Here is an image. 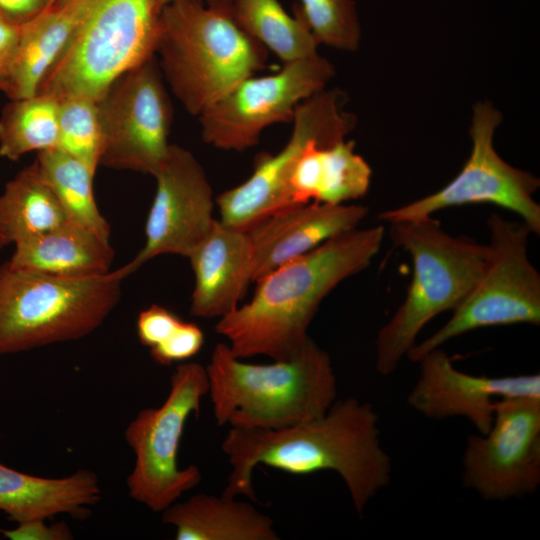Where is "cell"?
<instances>
[{
	"label": "cell",
	"instance_id": "cell-1",
	"mask_svg": "<svg viewBox=\"0 0 540 540\" xmlns=\"http://www.w3.org/2000/svg\"><path fill=\"white\" fill-rule=\"evenodd\" d=\"M222 450L232 467L222 495L256 500L252 473L266 465L294 475L336 472L353 506L367 504L391 480L392 462L380 441L379 415L368 402L335 400L321 417L282 429L232 428Z\"/></svg>",
	"mask_w": 540,
	"mask_h": 540
},
{
	"label": "cell",
	"instance_id": "cell-2",
	"mask_svg": "<svg viewBox=\"0 0 540 540\" xmlns=\"http://www.w3.org/2000/svg\"><path fill=\"white\" fill-rule=\"evenodd\" d=\"M385 236L382 225L339 234L257 280L251 300L220 318L216 332L240 359L294 356L326 296L367 268Z\"/></svg>",
	"mask_w": 540,
	"mask_h": 540
},
{
	"label": "cell",
	"instance_id": "cell-3",
	"mask_svg": "<svg viewBox=\"0 0 540 540\" xmlns=\"http://www.w3.org/2000/svg\"><path fill=\"white\" fill-rule=\"evenodd\" d=\"M218 425L282 429L323 416L337 399L330 355L310 337L289 359L252 364L218 343L205 367Z\"/></svg>",
	"mask_w": 540,
	"mask_h": 540
},
{
	"label": "cell",
	"instance_id": "cell-4",
	"mask_svg": "<svg viewBox=\"0 0 540 540\" xmlns=\"http://www.w3.org/2000/svg\"><path fill=\"white\" fill-rule=\"evenodd\" d=\"M155 53L165 83L193 116L262 70L268 51L234 21L228 0H173L159 15Z\"/></svg>",
	"mask_w": 540,
	"mask_h": 540
},
{
	"label": "cell",
	"instance_id": "cell-5",
	"mask_svg": "<svg viewBox=\"0 0 540 540\" xmlns=\"http://www.w3.org/2000/svg\"><path fill=\"white\" fill-rule=\"evenodd\" d=\"M389 224L394 245L411 257L412 277L402 304L377 332L375 367L383 376L396 371L432 319L465 299L489 258L488 244L449 234L433 216Z\"/></svg>",
	"mask_w": 540,
	"mask_h": 540
},
{
	"label": "cell",
	"instance_id": "cell-6",
	"mask_svg": "<svg viewBox=\"0 0 540 540\" xmlns=\"http://www.w3.org/2000/svg\"><path fill=\"white\" fill-rule=\"evenodd\" d=\"M124 278L117 270L62 277L0 266V354L83 338L117 306Z\"/></svg>",
	"mask_w": 540,
	"mask_h": 540
},
{
	"label": "cell",
	"instance_id": "cell-7",
	"mask_svg": "<svg viewBox=\"0 0 540 540\" xmlns=\"http://www.w3.org/2000/svg\"><path fill=\"white\" fill-rule=\"evenodd\" d=\"M158 0H86L81 21L37 93L97 101L122 74L155 55Z\"/></svg>",
	"mask_w": 540,
	"mask_h": 540
},
{
	"label": "cell",
	"instance_id": "cell-8",
	"mask_svg": "<svg viewBox=\"0 0 540 540\" xmlns=\"http://www.w3.org/2000/svg\"><path fill=\"white\" fill-rule=\"evenodd\" d=\"M487 226L489 258L482 275L450 319L410 349L409 360L416 362L430 350L479 328L540 325V274L528 256L530 229L522 221L496 213L488 217Z\"/></svg>",
	"mask_w": 540,
	"mask_h": 540
},
{
	"label": "cell",
	"instance_id": "cell-9",
	"mask_svg": "<svg viewBox=\"0 0 540 540\" xmlns=\"http://www.w3.org/2000/svg\"><path fill=\"white\" fill-rule=\"evenodd\" d=\"M208 391L204 366L180 364L163 404L141 410L125 429V440L135 455L127 477L129 496L154 512H162L201 482L199 467L180 468L177 456L185 424L191 415H199Z\"/></svg>",
	"mask_w": 540,
	"mask_h": 540
},
{
	"label": "cell",
	"instance_id": "cell-10",
	"mask_svg": "<svg viewBox=\"0 0 540 540\" xmlns=\"http://www.w3.org/2000/svg\"><path fill=\"white\" fill-rule=\"evenodd\" d=\"M502 115L490 101L473 106L469 134L471 151L458 174L444 187L408 204L381 212L388 223L433 216L437 211L488 203L521 218L531 233H540V205L534 194L540 180L507 163L495 150L493 138Z\"/></svg>",
	"mask_w": 540,
	"mask_h": 540
},
{
	"label": "cell",
	"instance_id": "cell-11",
	"mask_svg": "<svg viewBox=\"0 0 540 540\" xmlns=\"http://www.w3.org/2000/svg\"><path fill=\"white\" fill-rule=\"evenodd\" d=\"M346 101L344 92L325 88L299 104L284 147L276 154L258 155L251 175L215 198L219 221L248 231L267 216L297 205L289 192L296 161L310 141L331 145L352 132L356 117L344 109Z\"/></svg>",
	"mask_w": 540,
	"mask_h": 540
},
{
	"label": "cell",
	"instance_id": "cell-12",
	"mask_svg": "<svg viewBox=\"0 0 540 540\" xmlns=\"http://www.w3.org/2000/svg\"><path fill=\"white\" fill-rule=\"evenodd\" d=\"M334 75V66L318 53L282 63L268 75L253 74L198 116L202 139L221 150L250 149L269 126L291 123L299 104L325 89Z\"/></svg>",
	"mask_w": 540,
	"mask_h": 540
},
{
	"label": "cell",
	"instance_id": "cell-13",
	"mask_svg": "<svg viewBox=\"0 0 540 540\" xmlns=\"http://www.w3.org/2000/svg\"><path fill=\"white\" fill-rule=\"evenodd\" d=\"M99 166L154 175L170 143L173 107L155 55L118 77L96 101Z\"/></svg>",
	"mask_w": 540,
	"mask_h": 540
},
{
	"label": "cell",
	"instance_id": "cell-14",
	"mask_svg": "<svg viewBox=\"0 0 540 540\" xmlns=\"http://www.w3.org/2000/svg\"><path fill=\"white\" fill-rule=\"evenodd\" d=\"M462 483L487 501L520 499L538 489L540 398H505L496 403L488 432L467 439Z\"/></svg>",
	"mask_w": 540,
	"mask_h": 540
},
{
	"label": "cell",
	"instance_id": "cell-15",
	"mask_svg": "<svg viewBox=\"0 0 540 540\" xmlns=\"http://www.w3.org/2000/svg\"><path fill=\"white\" fill-rule=\"evenodd\" d=\"M153 177L156 191L145 224V244L129 263L117 269L124 279L160 255L188 258L216 220L212 186L191 151L171 144Z\"/></svg>",
	"mask_w": 540,
	"mask_h": 540
},
{
	"label": "cell",
	"instance_id": "cell-16",
	"mask_svg": "<svg viewBox=\"0 0 540 540\" xmlns=\"http://www.w3.org/2000/svg\"><path fill=\"white\" fill-rule=\"evenodd\" d=\"M419 377L407 403L426 418L467 419L479 432L490 429L500 399L540 398V374L503 377L475 376L458 370L441 347L423 354L417 361Z\"/></svg>",
	"mask_w": 540,
	"mask_h": 540
},
{
	"label": "cell",
	"instance_id": "cell-17",
	"mask_svg": "<svg viewBox=\"0 0 540 540\" xmlns=\"http://www.w3.org/2000/svg\"><path fill=\"white\" fill-rule=\"evenodd\" d=\"M369 209L358 204L309 202L277 211L248 230L254 254V282L323 244L358 228Z\"/></svg>",
	"mask_w": 540,
	"mask_h": 540
},
{
	"label": "cell",
	"instance_id": "cell-18",
	"mask_svg": "<svg viewBox=\"0 0 540 540\" xmlns=\"http://www.w3.org/2000/svg\"><path fill=\"white\" fill-rule=\"evenodd\" d=\"M188 259L195 279L192 316H226L240 305L249 284L254 282V254L248 231L217 219Z\"/></svg>",
	"mask_w": 540,
	"mask_h": 540
},
{
	"label": "cell",
	"instance_id": "cell-19",
	"mask_svg": "<svg viewBox=\"0 0 540 540\" xmlns=\"http://www.w3.org/2000/svg\"><path fill=\"white\" fill-rule=\"evenodd\" d=\"M101 499L97 475L81 469L63 478H45L0 462V511L17 523L68 514L84 520Z\"/></svg>",
	"mask_w": 540,
	"mask_h": 540
},
{
	"label": "cell",
	"instance_id": "cell-20",
	"mask_svg": "<svg viewBox=\"0 0 540 540\" xmlns=\"http://www.w3.org/2000/svg\"><path fill=\"white\" fill-rule=\"evenodd\" d=\"M371 177L372 169L355 152L354 141H310L290 175L289 192L294 204H344L365 196Z\"/></svg>",
	"mask_w": 540,
	"mask_h": 540
},
{
	"label": "cell",
	"instance_id": "cell-21",
	"mask_svg": "<svg viewBox=\"0 0 540 540\" xmlns=\"http://www.w3.org/2000/svg\"><path fill=\"white\" fill-rule=\"evenodd\" d=\"M86 0H56L20 26L16 52L1 89L10 100L37 93L49 69L75 33Z\"/></svg>",
	"mask_w": 540,
	"mask_h": 540
},
{
	"label": "cell",
	"instance_id": "cell-22",
	"mask_svg": "<svg viewBox=\"0 0 540 540\" xmlns=\"http://www.w3.org/2000/svg\"><path fill=\"white\" fill-rule=\"evenodd\" d=\"M14 245L11 266L62 277L106 274L115 256L109 241L70 221Z\"/></svg>",
	"mask_w": 540,
	"mask_h": 540
},
{
	"label": "cell",
	"instance_id": "cell-23",
	"mask_svg": "<svg viewBox=\"0 0 540 540\" xmlns=\"http://www.w3.org/2000/svg\"><path fill=\"white\" fill-rule=\"evenodd\" d=\"M162 522L177 540H278L273 520L236 497L199 493L167 507Z\"/></svg>",
	"mask_w": 540,
	"mask_h": 540
},
{
	"label": "cell",
	"instance_id": "cell-24",
	"mask_svg": "<svg viewBox=\"0 0 540 540\" xmlns=\"http://www.w3.org/2000/svg\"><path fill=\"white\" fill-rule=\"evenodd\" d=\"M68 221L36 161L19 171L0 194V232L8 244L36 237Z\"/></svg>",
	"mask_w": 540,
	"mask_h": 540
},
{
	"label": "cell",
	"instance_id": "cell-25",
	"mask_svg": "<svg viewBox=\"0 0 540 540\" xmlns=\"http://www.w3.org/2000/svg\"><path fill=\"white\" fill-rule=\"evenodd\" d=\"M236 24L282 63L318 53L320 45L294 7L289 14L279 0H228Z\"/></svg>",
	"mask_w": 540,
	"mask_h": 540
},
{
	"label": "cell",
	"instance_id": "cell-26",
	"mask_svg": "<svg viewBox=\"0 0 540 540\" xmlns=\"http://www.w3.org/2000/svg\"><path fill=\"white\" fill-rule=\"evenodd\" d=\"M35 161L69 221L109 241L110 225L95 201V172L78 158L57 147L38 152Z\"/></svg>",
	"mask_w": 540,
	"mask_h": 540
},
{
	"label": "cell",
	"instance_id": "cell-27",
	"mask_svg": "<svg viewBox=\"0 0 540 540\" xmlns=\"http://www.w3.org/2000/svg\"><path fill=\"white\" fill-rule=\"evenodd\" d=\"M58 101L36 93L13 99L0 116V156L18 160L26 153L58 145Z\"/></svg>",
	"mask_w": 540,
	"mask_h": 540
},
{
	"label": "cell",
	"instance_id": "cell-28",
	"mask_svg": "<svg viewBox=\"0 0 540 540\" xmlns=\"http://www.w3.org/2000/svg\"><path fill=\"white\" fill-rule=\"evenodd\" d=\"M58 127L57 148L78 158L96 172L102 142L96 101L85 97L58 101Z\"/></svg>",
	"mask_w": 540,
	"mask_h": 540
},
{
	"label": "cell",
	"instance_id": "cell-29",
	"mask_svg": "<svg viewBox=\"0 0 540 540\" xmlns=\"http://www.w3.org/2000/svg\"><path fill=\"white\" fill-rule=\"evenodd\" d=\"M299 11L319 44L354 52L361 41V25L353 0H300Z\"/></svg>",
	"mask_w": 540,
	"mask_h": 540
},
{
	"label": "cell",
	"instance_id": "cell-30",
	"mask_svg": "<svg viewBox=\"0 0 540 540\" xmlns=\"http://www.w3.org/2000/svg\"><path fill=\"white\" fill-rule=\"evenodd\" d=\"M204 334L193 323L181 321L174 332L161 344L150 348V356L161 365H171L195 356L202 348Z\"/></svg>",
	"mask_w": 540,
	"mask_h": 540
},
{
	"label": "cell",
	"instance_id": "cell-31",
	"mask_svg": "<svg viewBox=\"0 0 540 540\" xmlns=\"http://www.w3.org/2000/svg\"><path fill=\"white\" fill-rule=\"evenodd\" d=\"M175 313L153 304L141 311L137 318V335L142 345L149 349L164 342L181 323Z\"/></svg>",
	"mask_w": 540,
	"mask_h": 540
},
{
	"label": "cell",
	"instance_id": "cell-32",
	"mask_svg": "<svg viewBox=\"0 0 540 540\" xmlns=\"http://www.w3.org/2000/svg\"><path fill=\"white\" fill-rule=\"evenodd\" d=\"M3 534L11 540H71L74 538L65 522L48 525L45 519L20 522L16 528L3 531Z\"/></svg>",
	"mask_w": 540,
	"mask_h": 540
},
{
	"label": "cell",
	"instance_id": "cell-33",
	"mask_svg": "<svg viewBox=\"0 0 540 540\" xmlns=\"http://www.w3.org/2000/svg\"><path fill=\"white\" fill-rule=\"evenodd\" d=\"M56 0H0V17L23 25L50 7Z\"/></svg>",
	"mask_w": 540,
	"mask_h": 540
},
{
	"label": "cell",
	"instance_id": "cell-34",
	"mask_svg": "<svg viewBox=\"0 0 540 540\" xmlns=\"http://www.w3.org/2000/svg\"><path fill=\"white\" fill-rule=\"evenodd\" d=\"M19 36L20 26L0 17V91L8 76Z\"/></svg>",
	"mask_w": 540,
	"mask_h": 540
},
{
	"label": "cell",
	"instance_id": "cell-35",
	"mask_svg": "<svg viewBox=\"0 0 540 540\" xmlns=\"http://www.w3.org/2000/svg\"><path fill=\"white\" fill-rule=\"evenodd\" d=\"M171 1H173V0H158L159 10L161 11V9Z\"/></svg>",
	"mask_w": 540,
	"mask_h": 540
},
{
	"label": "cell",
	"instance_id": "cell-36",
	"mask_svg": "<svg viewBox=\"0 0 540 540\" xmlns=\"http://www.w3.org/2000/svg\"><path fill=\"white\" fill-rule=\"evenodd\" d=\"M7 241L5 240L4 236L0 232V249L5 247L7 245Z\"/></svg>",
	"mask_w": 540,
	"mask_h": 540
}]
</instances>
